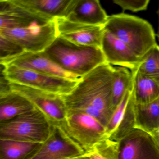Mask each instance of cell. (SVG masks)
<instances>
[{
  "label": "cell",
  "instance_id": "obj_3",
  "mask_svg": "<svg viewBox=\"0 0 159 159\" xmlns=\"http://www.w3.org/2000/svg\"><path fill=\"white\" fill-rule=\"evenodd\" d=\"M104 28L140 58L157 44L152 26L137 16L123 13L109 16Z\"/></svg>",
  "mask_w": 159,
  "mask_h": 159
},
{
  "label": "cell",
  "instance_id": "obj_24",
  "mask_svg": "<svg viewBox=\"0 0 159 159\" xmlns=\"http://www.w3.org/2000/svg\"><path fill=\"white\" fill-rule=\"evenodd\" d=\"M133 89L128 91L122 99L120 103L113 111V113L106 126V133L107 138L111 137L116 132L125 116L128 101Z\"/></svg>",
  "mask_w": 159,
  "mask_h": 159
},
{
  "label": "cell",
  "instance_id": "obj_22",
  "mask_svg": "<svg viewBox=\"0 0 159 159\" xmlns=\"http://www.w3.org/2000/svg\"><path fill=\"white\" fill-rule=\"evenodd\" d=\"M135 69L145 76L159 77V46L158 44L140 58L138 66Z\"/></svg>",
  "mask_w": 159,
  "mask_h": 159
},
{
  "label": "cell",
  "instance_id": "obj_7",
  "mask_svg": "<svg viewBox=\"0 0 159 159\" xmlns=\"http://www.w3.org/2000/svg\"><path fill=\"white\" fill-rule=\"evenodd\" d=\"M0 35L20 45L25 52L32 53L44 52L58 37L55 20L24 28L0 30Z\"/></svg>",
  "mask_w": 159,
  "mask_h": 159
},
{
  "label": "cell",
  "instance_id": "obj_4",
  "mask_svg": "<svg viewBox=\"0 0 159 159\" xmlns=\"http://www.w3.org/2000/svg\"><path fill=\"white\" fill-rule=\"evenodd\" d=\"M54 124L36 107L0 122V139L43 143L50 137Z\"/></svg>",
  "mask_w": 159,
  "mask_h": 159
},
{
  "label": "cell",
  "instance_id": "obj_8",
  "mask_svg": "<svg viewBox=\"0 0 159 159\" xmlns=\"http://www.w3.org/2000/svg\"><path fill=\"white\" fill-rule=\"evenodd\" d=\"M11 90L22 95L54 123L66 119L67 109L62 96L18 84L10 83Z\"/></svg>",
  "mask_w": 159,
  "mask_h": 159
},
{
  "label": "cell",
  "instance_id": "obj_10",
  "mask_svg": "<svg viewBox=\"0 0 159 159\" xmlns=\"http://www.w3.org/2000/svg\"><path fill=\"white\" fill-rule=\"evenodd\" d=\"M84 154L61 126L55 123L49 138L30 159H71Z\"/></svg>",
  "mask_w": 159,
  "mask_h": 159
},
{
  "label": "cell",
  "instance_id": "obj_28",
  "mask_svg": "<svg viewBox=\"0 0 159 159\" xmlns=\"http://www.w3.org/2000/svg\"><path fill=\"white\" fill-rule=\"evenodd\" d=\"M71 159H89V157L86 155V154L81 155V156H79V157H75Z\"/></svg>",
  "mask_w": 159,
  "mask_h": 159
},
{
  "label": "cell",
  "instance_id": "obj_27",
  "mask_svg": "<svg viewBox=\"0 0 159 159\" xmlns=\"http://www.w3.org/2000/svg\"><path fill=\"white\" fill-rule=\"evenodd\" d=\"M152 138L159 150V127L151 134Z\"/></svg>",
  "mask_w": 159,
  "mask_h": 159
},
{
  "label": "cell",
  "instance_id": "obj_29",
  "mask_svg": "<svg viewBox=\"0 0 159 159\" xmlns=\"http://www.w3.org/2000/svg\"><path fill=\"white\" fill-rule=\"evenodd\" d=\"M157 13H158V17H159V27H158V30L156 36H157V38H158V40H159V8H158V11H157Z\"/></svg>",
  "mask_w": 159,
  "mask_h": 159
},
{
  "label": "cell",
  "instance_id": "obj_15",
  "mask_svg": "<svg viewBox=\"0 0 159 159\" xmlns=\"http://www.w3.org/2000/svg\"><path fill=\"white\" fill-rule=\"evenodd\" d=\"M36 23L48 22L26 11L13 0H0V30L24 28Z\"/></svg>",
  "mask_w": 159,
  "mask_h": 159
},
{
  "label": "cell",
  "instance_id": "obj_18",
  "mask_svg": "<svg viewBox=\"0 0 159 159\" xmlns=\"http://www.w3.org/2000/svg\"><path fill=\"white\" fill-rule=\"evenodd\" d=\"M133 74V95L136 104L150 103L159 97V77L145 76L135 69L131 70Z\"/></svg>",
  "mask_w": 159,
  "mask_h": 159
},
{
  "label": "cell",
  "instance_id": "obj_23",
  "mask_svg": "<svg viewBox=\"0 0 159 159\" xmlns=\"http://www.w3.org/2000/svg\"><path fill=\"white\" fill-rule=\"evenodd\" d=\"M86 155L89 159H119V141L107 138Z\"/></svg>",
  "mask_w": 159,
  "mask_h": 159
},
{
  "label": "cell",
  "instance_id": "obj_17",
  "mask_svg": "<svg viewBox=\"0 0 159 159\" xmlns=\"http://www.w3.org/2000/svg\"><path fill=\"white\" fill-rule=\"evenodd\" d=\"M36 108L27 98L11 90L0 93V122L9 120Z\"/></svg>",
  "mask_w": 159,
  "mask_h": 159
},
{
  "label": "cell",
  "instance_id": "obj_2",
  "mask_svg": "<svg viewBox=\"0 0 159 159\" xmlns=\"http://www.w3.org/2000/svg\"><path fill=\"white\" fill-rule=\"evenodd\" d=\"M44 52L61 68L80 78L107 63L101 48L74 44L59 37Z\"/></svg>",
  "mask_w": 159,
  "mask_h": 159
},
{
  "label": "cell",
  "instance_id": "obj_5",
  "mask_svg": "<svg viewBox=\"0 0 159 159\" xmlns=\"http://www.w3.org/2000/svg\"><path fill=\"white\" fill-rule=\"evenodd\" d=\"M57 124L84 154L92 152L107 138L105 126L86 113L67 111L65 120Z\"/></svg>",
  "mask_w": 159,
  "mask_h": 159
},
{
  "label": "cell",
  "instance_id": "obj_25",
  "mask_svg": "<svg viewBox=\"0 0 159 159\" xmlns=\"http://www.w3.org/2000/svg\"><path fill=\"white\" fill-rule=\"evenodd\" d=\"M25 52L20 45L0 35V62L15 57Z\"/></svg>",
  "mask_w": 159,
  "mask_h": 159
},
{
  "label": "cell",
  "instance_id": "obj_20",
  "mask_svg": "<svg viewBox=\"0 0 159 159\" xmlns=\"http://www.w3.org/2000/svg\"><path fill=\"white\" fill-rule=\"evenodd\" d=\"M42 144L0 139V159H30Z\"/></svg>",
  "mask_w": 159,
  "mask_h": 159
},
{
  "label": "cell",
  "instance_id": "obj_13",
  "mask_svg": "<svg viewBox=\"0 0 159 159\" xmlns=\"http://www.w3.org/2000/svg\"><path fill=\"white\" fill-rule=\"evenodd\" d=\"M101 49L107 63L111 66H118L132 70L137 68L140 62V58L125 43L106 30Z\"/></svg>",
  "mask_w": 159,
  "mask_h": 159
},
{
  "label": "cell",
  "instance_id": "obj_9",
  "mask_svg": "<svg viewBox=\"0 0 159 159\" xmlns=\"http://www.w3.org/2000/svg\"><path fill=\"white\" fill-rule=\"evenodd\" d=\"M55 21L58 37L78 45L101 48L104 26L86 25L64 17L55 18Z\"/></svg>",
  "mask_w": 159,
  "mask_h": 159
},
{
  "label": "cell",
  "instance_id": "obj_6",
  "mask_svg": "<svg viewBox=\"0 0 159 159\" xmlns=\"http://www.w3.org/2000/svg\"><path fill=\"white\" fill-rule=\"evenodd\" d=\"M1 70L10 82L26 85L59 95L69 93L79 81L50 76L15 66L1 65Z\"/></svg>",
  "mask_w": 159,
  "mask_h": 159
},
{
  "label": "cell",
  "instance_id": "obj_16",
  "mask_svg": "<svg viewBox=\"0 0 159 159\" xmlns=\"http://www.w3.org/2000/svg\"><path fill=\"white\" fill-rule=\"evenodd\" d=\"M108 17L98 0H74L66 18L91 25L104 26Z\"/></svg>",
  "mask_w": 159,
  "mask_h": 159
},
{
  "label": "cell",
  "instance_id": "obj_1",
  "mask_svg": "<svg viewBox=\"0 0 159 159\" xmlns=\"http://www.w3.org/2000/svg\"><path fill=\"white\" fill-rule=\"evenodd\" d=\"M115 67L105 63L80 78L75 88L62 96L67 111L82 112L106 127L113 113L111 91Z\"/></svg>",
  "mask_w": 159,
  "mask_h": 159
},
{
  "label": "cell",
  "instance_id": "obj_21",
  "mask_svg": "<svg viewBox=\"0 0 159 159\" xmlns=\"http://www.w3.org/2000/svg\"><path fill=\"white\" fill-rule=\"evenodd\" d=\"M134 88L131 70L122 67H115L111 91V108L113 111L120 103L125 93Z\"/></svg>",
  "mask_w": 159,
  "mask_h": 159
},
{
  "label": "cell",
  "instance_id": "obj_26",
  "mask_svg": "<svg viewBox=\"0 0 159 159\" xmlns=\"http://www.w3.org/2000/svg\"><path fill=\"white\" fill-rule=\"evenodd\" d=\"M113 3L119 5L123 11L126 10L134 12L146 11L148 9L149 0H114Z\"/></svg>",
  "mask_w": 159,
  "mask_h": 159
},
{
  "label": "cell",
  "instance_id": "obj_12",
  "mask_svg": "<svg viewBox=\"0 0 159 159\" xmlns=\"http://www.w3.org/2000/svg\"><path fill=\"white\" fill-rule=\"evenodd\" d=\"M119 159H159V150L149 134L134 129L119 141Z\"/></svg>",
  "mask_w": 159,
  "mask_h": 159
},
{
  "label": "cell",
  "instance_id": "obj_14",
  "mask_svg": "<svg viewBox=\"0 0 159 159\" xmlns=\"http://www.w3.org/2000/svg\"><path fill=\"white\" fill-rule=\"evenodd\" d=\"M74 0H13L30 13L47 22L58 17L66 18Z\"/></svg>",
  "mask_w": 159,
  "mask_h": 159
},
{
  "label": "cell",
  "instance_id": "obj_19",
  "mask_svg": "<svg viewBox=\"0 0 159 159\" xmlns=\"http://www.w3.org/2000/svg\"><path fill=\"white\" fill-rule=\"evenodd\" d=\"M135 129L151 134L159 127V97L150 103L135 104Z\"/></svg>",
  "mask_w": 159,
  "mask_h": 159
},
{
  "label": "cell",
  "instance_id": "obj_11",
  "mask_svg": "<svg viewBox=\"0 0 159 159\" xmlns=\"http://www.w3.org/2000/svg\"><path fill=\"white\" fill-rule=\"evenodd\" d=\"M0 64L4 66H15L50 76L73 80L79 81L81 78L61 68L50 59L44 52L32 53L25 52L15 57L1 61Z\"/></svg>",
  "mask_w": 159,
  "mask_h": 159
}]
</instances>
